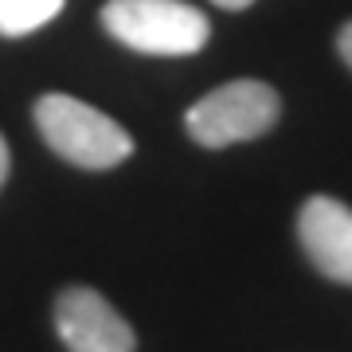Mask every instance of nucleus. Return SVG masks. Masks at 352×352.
<instances>
[{
    "instance_id": "1",
    "label": "nucleus",
    "mask_w": 352,
    "mask_h": 352,
    "mask_svg": "<svg viewBox=\"0 0 352 352\" xmlns=\"http://www.w3.org/2000/svg\"><path fill=\"white\" fill-rule=\"evenodd\" d=\"M36 129L47 141V149L55 157H63L67 164L78 168H113L126 157H133V138L113 122L110 113L94 110L87 102H78L75 94H59L51 90L36 102Z\"/></svg>"
},
{
    "instance_id": "2",
    "label": "nucleus",
    "mask_w": 352,
    "mask_h": 352,
    "mask_svg": "<svg viewBox=\"0 0 352 352\" xmlns=\"http://www.w3.org/2000/svg\"><path fill=\"white\" fill-rule=\"evenodd\" d=\"M102 28L141 55H196L212 36L208 16L188 0H106Z\"/></svg>"
},
{
    "instance_id": "3",
    "label": "nucleus",
    "mask_w": 352,
    "mask_h": 352,
    "mask_svg": "<svg viewBox=\"0 0 352 352\" xmlns=\"http://www.w3.org/2000/svg\"><path fill=\"white\" fill-rule=\"evenodd\" d=\"M278 113H282V98H278V90L270 82L235 78L227 87H215L212 94H204L184 113V129L204 149H227V145L270 133Z\"/></svg>"
},
{
    "instance_id": "4",
    "label": "nucleus",
    "mask_w": 352,
    "mask_h": 352,
    "mask_svg": "<svg viewBox=\"0 0 352 352\" xmlns=\"http://www.w3.org/2000/svg\"><path fill=\"white\" fill-rule=\"evenodd\" d=\"M55 333L67 352H133V325L118 314L98 289L67 286L55 298Z\"/></svg>"
},
{
    "instance_id": "5",
    "label": "nucleus",
    "mask_w": 352,
    "mask_h": 352,
    "mask_svg": "<svg viewBox=\"0 0 352 352\" xmlns=\"http://www.w3.org/2000/svg\"><path fill=\"white\" fill-rule=\"evenodd\" d=\"M305 258L340 286H352V208L333 196H309L298 212Z\"/></svg>"
},
{
    "instance_id": "6",
    "label": "nucleus",
    "mask_w": 352,
    "mask_h": 352,
    "mask_svg": "<svg viewBox=\"0 0 352 352\" xmlns=\"http://www.w3.org/2000/svg\"><path fill=\"white\" fill-rule=\"evenodd\" d=\"M67 0H0V36H28L51 24Z\"/></svg>"
},
{
    "instance_id": "7",
    "label": "nucleus",
    "mask_w": 352,
    "mask_h": 352,
    "mask_svg": "<svg viewBox=\"0 0 352 352\" xmlns=\"http://www.w3.org/2000/svg\"><path fill=\"white\" fill-rule=\"evenodd\" d=\"M337 51H340V59H344V63L352 67V20L337 32Z\"/></svg>"
},
{
    "instance_id": "8",
    "label": "nucleus",
    "mask_w": 352,
    "mask_h": 352,
    "mask_svg": "<svg viewBox=\"0 0 352 352\" xmlns=\"http://www.w3.org/2000/svg\"><path fill=\"white\" fill-rule=\"evenodd\" d=\"M8 168H12V157H8V141L0 138V188H4V180H8Z\"/></svg>"
},
{
    "instance_id": "9",
    "label": "nucleus",
    "mask_w": 352,
    "mask_h": 352,
    "mask_svg": "<svg viewBox=\"0 0 352 352\" xmlns=\"http://www.w3.org/2000/svg\"><path fill=\"white\" fill-rule=\"evenodd\" d=\"M212 4H219V8H231V12H239V8H247V4H254V0H212Z\"/></svg>"
}]
</instances>
